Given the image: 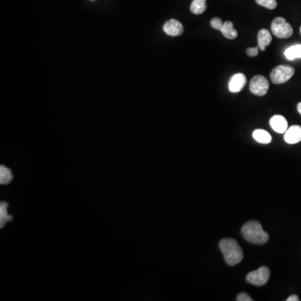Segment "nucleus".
Masks as SVG:
<instances>
[{"label": "nucleus", "mask_w": 301, "mask_h": 301, "mask_svg": "<svg viewBox=\"0 0 301 301\" xmlns=\"http://www.w3.org/2000/svg\"><path fill=\"white\" fill-rule=\"evenodd\" d=\"M247 83V79L245 75L242 73L236 74L231 78L228 83L229 91L233 93H237L242 91Z\"/></svg>", "instance_id": "obj_8"}, {"label": "nucleus", "mask_w": 301, "mask_h": 301, "mask_svg": "<svg viewBox=\"0 0 301 301\" xmlns=\"http://www.w3.org/2000/svg\"><path fill=\"white\" fill-rule=\"evenodd\" d=\"M297 110H298L299 114L301 115V102H299V104L297 105Z\"/></svg>", "instance_id": "obj_23"}, {"label": "nucleus", "mask_w": 301, "mask_h": 301, "mask_svg": "<svg viewBox=\"0 0 301 301\" xmlns=\"http://www.w3.org/2000/svg\"><path fill=\"white\" fill-rule=\"evenodd\" d=\"M163 31L169 36H179L184 31V28L179 21L171 18L163 25Z\"/></svg>", "instance_id": "obj_7"}, {"label": "nucleus", "mask_w": 301, "mask_h": 301, "mask_svg": "<svg viewBox=\"0 0 301 301\" xmlns=\"http://www.w3.org/2000/svg\"><path fill=\"white\" fill-rule=\"evenodd\" d=\"M210 25H211V26H212L213 29H215V30H221L222 26L224 25V22L222 21L221 18H217V17H216V18H212L211 22H210Z\"/></svg>", "instance_id": "obj_19"}, {"label": "nucleus", "mask_w": 301, "mask_h": 301, "mask_svg": "<svg viewBox=\"0 0 301 301\" xmlns=\"http://www.w3.org/2000/svg\"><path fill=\"white\" fill-rule=\"evenodd\" d=\"M300 34H301V26H300Z\"/></svg>", "instance_id": "obj_24"}, {"label": "nucleus", "mask_w": 301, "mask_h": 301, "mask_svg": "<svg viewBox=\"0 0 301 301\" xmlns=\"http://www.w3.org/2000/svg\"><path fill=\"white\" fill-rule=\"evenodd\" d=\"M258 5L269 9H274L277 7L276 0H255Z\"/></svg>", "instance_id": "obj_18"}, {"label": "nucleus", "mask_w": 301, "mask_h": 301, "mask_svg": "<svg viewBox=\"0 0 301 301\" xmlns=\"http://www.w3.org/2000/svg\"><path fill=\"white\" fill-rule=\"evenodd\" d=\"M269 276H270V270L269 268L263 266L260 269H256L254 271H252L248 274L246 280L249 283L256 286H262L267 284L269 281Z\"/></svg>", "instance_id": "obj_5"}, {"label": "nucleus", "mask_w": 301, "mask_h": 301, "mask_svg": "<svg viewBox=\"0 0 301 301\" xmlns=\"http://www.w3.org/2000/svg\"><path fill=\"white\" fill-rule=\"evenodd\" d=\"M285 57L289 60H294L297 58H301V45L290 46L285 50Z\"/></svg>", "instance_id": "obj_16"}, {"label": "nucleus", "mask_w": 301, "mask_h": 301, "mask_svg": "<svg viewBox=\"0 0 301 301\" xmlns=\"http://www.w3.org/2000/svg\"><path fill=\"white\" fill-rule=\"evenodd\" d=\"M207 0H193L191 6H190V10L194 14H203V12H205L207 9V4H206Z\"/></svg>", "instance_id": "obj_17"}, {"label": "nucleus", "mask_w": 301, "mask_h": 301, "mask_svg": "<svg viewBox=\"0 0 301 301\" xmlns=\"http://www.w3.org/2000/svg\"><path fill=\"white\" fill-rule=\"evenodd\" d=\"M272 129L278 133H285L288 129V122L286 119L280 115H276L269 121Z\"/></svg>", "instance_id": "obj_10"}, {"label": "nucleus", "mask_w": 301, "mask_h": 301, "mask_svg": "<svg viewBox=\"0 0 301 301\" xmlns=\"http://www.w3.org/2000/svg\"><path fill=\"white\" fill-rule=\"evenodd\" d=\"M222 34L225 38L228 39H234L237 38L238 32L233 28V24L231 21H226L222 26Z\"/></svg>", "instance_id": "obj_12"}, {"label": "nucleus", "mask_w": 301, "mask_h": 301, "mask_svg": "<svg viewBox=\"0 0 301 301\" xmlns=\"http://www.w3.org/2000/svg\"><path fill=\"white\" fill-rule=\"evenodd\" d=\"M285 142L288 144H296L301 141V126L294 125L288 128L284 137Z\"/></svg>", "instance_id": "obj_9"}, {"label": "nucleus", "mask_w": 301, "mask_h": 301, "mask_svg": "<svg viewBox=\"0 0 301 301\" xmlns=\"http://www.w3.org/2000/svg\"><path fill=\"white\" fill-rule=\"evenodd\" d=\"M272 42V35L269 30L266 29H262L258 33L259 48L262 51H265V49Z\"/></svg>", "instance_id": "obj_11"}, {"label": "nucleus", "mask_w": 301, "mask_h": 301, "mask_svg": "<svg viewBox=\"0 0 301 301\" xmlns=\"http://www.w3.org/2000/svg\"><path fill=\"white\" fill-rule=\"evenodd\" d=\"M9 204L6 202H1L0 203V228L5 227L7 222L13 220V216L8 213Z\"/></svg>", "instance_id": "obj_13"}, {"label": "nucleus", "mask_w": 301, "mask_h": 301, "mask_svg": "<svg viewBox=\"0 0 301 301\" xmlns=\"http://www.w3.org/2000/svg\"><path fill=\"white\" fill-rule=\"evenodd\" d=\"M294 74V69L290 66H278L270 73V80L274 84H283L290 80Z\"/></svg>", "instance_id": "obj_3"}, {"label": "nucleus", "mask_w": 301, "mask_h": 301, "mask_svg": "<svg viewBox=\"0 0 301 301\" xmlns=\"http://www.w3.org/2000/svg\"><path fill=\"white\" fill-rule=\"evenodd\" d=\"M13 180V174L10 169L4 165L0 166V184L6 185L11 183Z\"/></svg>", "instance_id": "obj_15"}, {"label": "nucleus", "mask_w": 301, "mask_h": 301, "mask_svg": "<svg viewBox=\"0 0 301 301\" xmlns=\"http://www.w3.org/2000/svg\"><path fill=\"white\" fill-rule=\"evenodd\" d=\"M241 233L243 237L252 244H264L269 240V234L263 229L258 221L246 223L243 226Z\"/></svg>", "instance_id": "obj_2"}, {"label": "nucleus", "mask_w": 301, "mask_h": 301, "mask_svg": "<svg viewBox=\"0 0 301 301\" xmlns=\"http://www.w3.org/2000/svg\"><path fill=\"white\" fill-rule=\"evenodd\" d=\"M91 1H94V0H91Z\"/></svg>", "instance_id": "obj_25"}, {"label": "nucleus", "mask_w": 301, "mask_h": 301, "mask_svg": "<svg viewBox=\"0 0 301 301\" xmlns=\"http://www.w3.org/2000/svg\"><path fill=\"white\" fill-rule=\"evenodd\" d=\"M238 301H253V298L247 293H240L237 296Z\"/></svg>", "instance_id": "obj_20"}, {"label": "nucleus", "mask_w": 301, "mask_h": 301, "mask_svg": "<svg viewBox=\"0 0 301 301\" xmlns=\"http://www.w3.org/2000/svg\"><path fill=\"white\" fill-rule=\"evenodd\" d=\"M219 248L228 265L233 266L241 262L244 258L241 247L233 239H224L219 243Z\"/></svg>", "instance_id": "obj_1"}, {"label": "nucleus", "mask_w": 301, "mask_h": 301, "mask_svg": "<svg viewBox=\"0 0 301 301\" xmlns=\"http://www.w3.org/2000/svg\"><path fill=\"white\" fill-rule=\"evenodd\" d=\"M259 46L258 47H254V48H249L247 50V55L250 56V57H254L257 56L259 54Z\"/></svg>", "instance_id": "obj_21"}, {"label": "nucleus", "mask_w": 301, "mask_h": 301, "mask_svg": "<svg viewBox=\"0 0 301 301\" xmlns=\"http://www.w3.org/2000/svg\"><path fill=\"white\" fill-rule=\"evenodd\" d=\"M253 137L256 142L262 144H269L272 141L270 134L266 131L261 130V129H257V130L254 131L253 133Z\"/></svg>", "instance_id": "obj_14"}, {"label": "nucleus", "mask_w": 301, "mask_h": 301, "mask_svg": "<svg viewBox=\"0 0 301 301\" xmlns=\"http://www.w3.org/2000/svg\"><path fill=\"white\" fill-rule=\"evenodd\" d=\"M287 301H299V297L297 296L296 294H292V295H290L287 299Z\"/></svg>", "instance_id": "obj_22"}, {"label": "nucleus", "mask_w": 301, "mask_h": 301, "mask_svg": "<svg viewBox=\"0 0 301 301\" xmlns=\"http://www.w3.org/2000/svg\"><path fill=\"white\" fill-rule=\"evenodd\" d=\"M272 33L281 39L289 38L293 34V28L285 18L278 17L274 18L271 24Z\"/></svg>", "instance_id": "obj_4"}, {"label": "nucleus", "mask_w": 301, "mask_h": 301, "mask_svg": "<svg viewBox=\"0 0 301 301\" xmlns=\"http://www.w3.org/2000/svg\"><path fill=\"white\" fill-rule=\"evenodd\" d=\"M269 83L267 79L261 75L253 76L249 84V90L255 96H265L269 91Z\"/></svg>", "instance_id": "obj_6"}]
</instances>
